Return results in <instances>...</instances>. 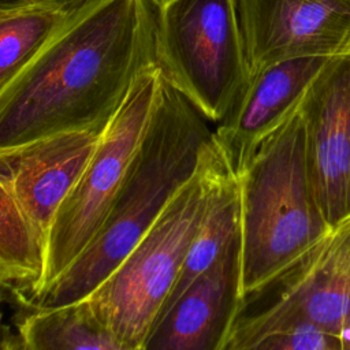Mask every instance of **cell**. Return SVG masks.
<instances>
[{
	"label": "cell",
	"instance_id": "1",
	"mask_svg": "<svg viewBox=\"0 0 350 350\" xmlns=\"http://www.w3.org/2000/svg\"><path fill=\"white\" fill-rule=\"evenodd\" d=\"M156 0H88L0 86V152L103 130L137 77L156 64Z\"/></svg>",
	"mask_w": 350,
	"mask_h": 350
},
{
	"label": "cell",
	"instance_id": "2",
	"mask_svg": "<svg viewBox=\"0 0 350 350\" xmlns=\"http://www.w3.org/2000/svg\"><path fill=\"white\" fill-rule=\"evenodd\" d=\"M208 122L163 77L145 134L97 232L53 280L22 294L26 306L49 308L83 299L108 278L197 171L213 141Z\"/></svg>",
	"mask_w": 350,
	"mask_h": 350
},
{
	"label": "cell",
	"instance_id": "3",
	"mask_svg": "<svg viewBox=\"0 0 350 350\" xmlns=\"http://www.w3.org/2000/svg\"><path fill=\"white\" fill-rule=\"evenodd\" d=\"M235 176L243 295L278 275L331 226L309 176L298 109L257 145Z\"/></svg>",
	"mask_w": 350,
	"mask_h": 350
},
{
	"label": "cell",
	"instance_id": "4",
	"mask_svg": "<svg viewBox=\"0 0 350 350\" xmlns=\"http://www.w3.org/2000/svg\"><path fill=\"white\" fill-rule=\"evenodd\" d=\"M230 164L215 135L194 175L120 264L86 298L122 350H142Z\"/></svg>",
	"mask_w": 350,
	"mask_h": 350
},
{
	"label": "cell",
	"instance_id": "5",
	"mask_svg": "<svg viewBox=\"0 0 350 350\" xmlns=\"http://www.w3.org/2000/svg\"><path fill=\"white\" fill-rule=\"evenodd\" d=\"M154 56L163 77L219 123L250 78L235 0H156Z\"/></svg>",
	"mask_w": 350,
	"mask_h": 350
},
{
	"label": "cell",
	"instance_id": "6",
	"mask_svg": "<svg viewBox=\"0 0 350 350\" xmlns=\"http://www.w3.org/2000/svg\"><path fill=\"white\" fill-rule=\"evenodd\" d=\"M157 64L144 70L104 127L77 183L62 202L45 243L44 269L33 293L53 280L97 232L145 134L161 90Z\"/></svg>",
	"mask_w": 350,
	"mask_h": 350
},
{
	"label": "cell",
	"instance_id": "7",
	"mask_svg": "<svg viewBox=\"0 0 350 350\" xmlns=\"http://www.w3.org/2000/svg\"><path fill=\"white\" fill-rule=\"evenodd\" d=\"M350 314V217L241 298L223 350H247L275 327L312 321L339 332Z\"/></svg>",
	"mask_w": 350,
	"mask_h": 350
},
{
	"label": "cell",
	"instance_id": "8",
	"mask_svg": "<svg viewBox=\"0 0 350 350\" xmlns=\"http://www.w3.org/2000/svg\"><path fill=\"white\" fill-rule=\"evenodd\" d=\"M297 109L312 186L332 227L350 217V51L327 60Z\"/></svg>",
	"mask_w": 350,
	"mask_h": 350
},
{
	"label": "cell",
	"instance_id": "9",
	"mask_svg": "<svg viewBox=\"0 0 350 350\" xmlns=\"http://www.w3.org/2000/svg\"><path fill=\"white\" fill-rule=\"evenodd\" d=\"M250 75L279 60L350 51V0H235Z\"/></svg>",
	"mask_w": 350,
	"mask_h": 350
},
{
	"label": "cell",
	"instance_id": "10",
	"mask_svg": "<svg viewBox=\"0 0 350 350\" xmlns=\"http://www.w3.org/2000/svg\"><path fill=\"white\" fill-rule=\"evenodd\" d=\"M241 284L238 230L156 320L142 350H223L242 298Z\"/></svg>",
	"mask_w": 350,
	"mask_h": 350
},
{
	"label": "cell",
	"instance_id": "11",
	"mask_svg": "<svg viewBox=\"0 0 350 350\" xmlns=\"http://www.w3.org/2000/svg\"><path fill=\"white\" fill-rule=\"evenodd\" d=\"M103 130L64 131L0 152V182L36 230L44 254L57 209L88 164Z\"/></svg>",
	"mask_w": 350,
	"mask_h": 350
},
{
	"label": "cell",
	"instance_id": "12",
	"mask_svg": "<svg viewBox=\"0 0 350 350\" xmlns=\"http://www.w3.org/2000/svg\"><path fill=\"white\" fill-rule=\"evenodd\" d=\"M329 57L284 59L250 75L213 131L234 174L243 168L257 145L297 111L309 85Z\"/></svg>",
	"mask_w": 350,
	"mask_h": 350
},
{
	"label": "cell",
	"instance_id": "13",
	"mask_svg": "<svg viewBox=\"0 0 350 350\" xmlns=\"http://www.w3.org/2000/svg\"><path fill=\"white\" fill-rule=\"evenodd\" d=\"M18 342L27 350H122L96 317L88 298L49 308H30L18 324Z\"/></svg>",
	"mask_w": 350,
	"mask_h": 350
},
{
	"label": "cell",
	"instance_id": "14",
	"mask_svg": "<svg viewBox=\"0 0 350 350\" xmlns=\"http://www.w3.org/2000/svg\"><path fill=\"white\" fill-rule=\"evenodd\" d=\"M238 230L239 190L237 176L230 168L216 186L202 223L189 247L178 279L157 319L179 297L190 282L216 260Z\"/></svg>",
	"mask_w": 350,
	"mask_h": 350
},
{
	"label": "cell",
	"instance_id": "15",
	"mask_svg": "<svg viewBox=\"0 0 350 350\" xmlns=\"http://www.w3.org/2000/svg\"><path fill=\"white\" fill-rule=\"evenodd\" d=\"M83 3L1 11L0 86L11 79L55 34L71 12Z\"/></svg>",
	"mask_w": 350,
	"mask_h": 350
},
{
	"label": "cell",
	"instance_id": "16",
	"mask_svg": "<svg viewBox=\"0 0 350 350\" xmlns=\"http://www.w3.org/2000/svg\"><path fill=\"white\" fill-rule=\"evenodd\" d=\"M44 269V245L16 200L0 182V283L36 284Z\"/></svg>",
	"mask_w": 350,
	"mask_h": 350
},
{
	"label": "cell",
	"instance_id": "17",
	"mask_svg": "<svg viewBox=\"0 0 350 350\" xmlns=\"http://www.w3.org/2000/svg\"><path fill=\"white\" fill-rule=\"evenodd\" d=\"M247 350H343V346L339 332L312 321H295L262 332Z\"/></svg>",
	"mask_w": 350,
	"mask_h": 350
},
{
	"label": "cell",
	"instance_id": "18",
	"mask_svg": "<svg viewBox=\"0 0 350 350\" xmlns=\"http://www.w3.org/2000/svg\"><path fill=\"white\" fill-rule=\"evenodd\" d=\"M86 0H0V12L12 11L19 8L36 5H53V4H79Z\"/></svg>",
	"mask_w": 350,
	"mask_h": 350
},
{
	"label": "cell",
	"instance_id": "19",
	"mask_svg": "<svg viewBox=\"0 0 350 350\" xmlns=\"http://www.w3.org/2000/svg\"><path fill=\"white\" fill-rule=\"evenodd\" d=\"M339 334L342 338L343 350H350V314L342 323V325L339 328Z\"/></svg>",
	"mask_w": 350,
	"mask_h": 350
},
{
	"label": "cell",
	"instance_id": "20",
	"mask_svg": "<svg viewBox=\"0 0 350 350\" xmlns=\"http://www.w3.org/2000/svg\"><path fill=\"white\" fill-rule=\"evenodd\" d=\"M0 332H1V316H0Z\"/></svg>",
	"mask_w": 350,
	"mask_h": 350
}]
</instances>
